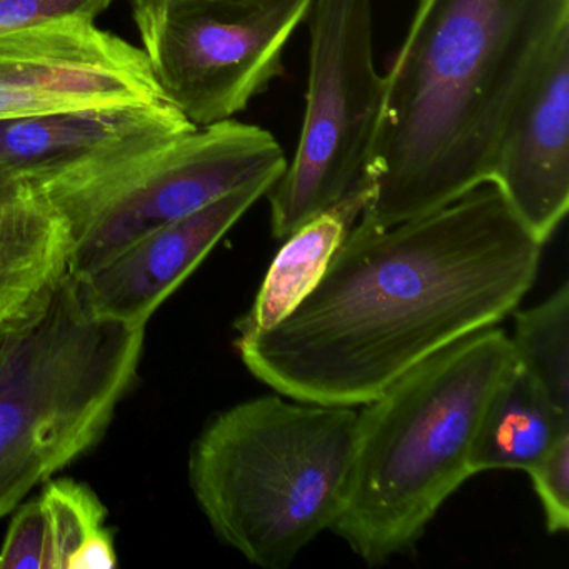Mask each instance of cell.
<instances>
[{
	"instance_id": "cell-1",
	"label": "cell",
	"mask_w": 569,
	"mask_h": 569,
	"mask_svg": "<svg viewBox=\"0 0 569 569\" xmlns=\"http://www.w3.org/2000/svg\"><path fill=\"white\" fill-rule=\"evenodd\" d=\"M542 248L491 182L391 228L358 221L298 308L234 348L292 401L356 408L505 321L535 286Z\"/></svg>"
},
{
	"instance_id": "cell-2",
	"label": "cell",
	"mask_w": 569,
	"mask_h": 569,
	"mask_svg": "<svg viewBox=\"0 0 569 569\" xmlns=\"http://www.w3.org/2000/svg\"><path fill=\"white\" fill-rule=\"evenodd\" d=\"M569 0H418L385 76L359 222L391 228L486 184L562 36Z\"/></svg>"
},
{
	"instance_id": "cell-3",
	"label": "cell",
	"mask_w": 569,
	"mask_h": 569,
	"mask_svg": "<svg viewBox=\"0 0 569 569\" xmlns=\"http://www.w3.org/2000/svg\"><path fill=\"white\" fill-rule=\"evenodd\" d=\"M512 365L511 338L492 326L422 359L362 405L345 506L331 531L366 565L411 549L472 478L482 412Z\"/></svg>"
},
{
	"instance_id": "cell-4",
	"label": "cell",
	"mask_w": 569,
	"mask_h": 569,
	"mask_svg": "<svg viewBox=\"0 0 569 569\" xmlns=\"http://www.w3.org/2000/svg\"><path fill=\"white\" fill-rule=\"evenodd\" d=\"M356 421L355 408L279 392L219 412L189 452V485L214 535L259 568H288L341 515Z\"/></svg>"
},
{
	"instance_id": "cell-5",
	"label": "cell",
	"mask_w": 569,
	"mask_h": 569,
	"mask_svg": "<svg viewBox=\"0 0 569 569\" xmlns=\"http://www.w3.org/2000/svg\"><path fill=\"white\" fill-rule=\"evenodd\" d=\"M146 328L96 315L74 274L0 346V521L91 451L136 379Z\"/></svg>"
},
{
	"instance_id": "cell-6",
	"label": "cell",
	"mask_w": 569,
	"mask_h": 569,
	"mask_svg": "<svg viewBox=\"0 0 569 569\" xmlns=\"http://www.w3.org/2000/svg\"><path fill=\"white\" fill-rule=\"evenodd\" d=\"M284 151L259 126L228 119L169 136L106 146L22 172L66 216L74 274L146 232L199 211L258 179L284 174Z\"/></svg>"
},
{
	"instance_id": "cell-7",
	"label": "cell",
	"mask_w": 569,
	"mask_h": 569,
	"mask_svg": "<svg viewBox=\"0 0 569 569\" xmlns=\"http://www.w3.org/2000/svg\"><path fill=\"white\" fill-rule=\"evenodd\" d=\"M306 112L295 158L268 192L286 239L365 178L385 99L372 42V0H312Z\"/></svg>"
},
{
	"instance_id": "cell-8",
	"label": "cell",
	"mask_w": 569,
	"mask_h": 569,
	"mask_svg": "<svg viewBox=\"0 0 569 569\" xmlns=\"http://www.w3.org/2000/svg\"><path fill=\"white\" fill-rule=\"evenodd\" d=\"M312 0H131L164 98L192 124L228 121L284 74L282 52Z\"/></svg>"
},
{
	"instance_id": "cell-9",
	"label": "cell",
	"mask_w": 569,
	"mask_h": 569,
	"mask_svg": "<svg viewBox=\"0 0 569 569\" xmlns=\"http://www.w3.org/2000/svg\"><path fill=\"white\" fill-rule=\"evenodd\" d=\"M162 99L142 49L96 21L61 19L0 38V119Z\"/></svg>"
},
{
	"instance_id": "cell-10",
	"label": "cell",
	"mask_w": 569,
	"mask_h": 569,
	"mask_svg": "<svg viewBox=\"0 0 569 569\" xmlns=\"http://www.w3.org/2000/svg\"><path fill=\"white\" fill-rule=\"evenodd\" d=\"M276 182L271 178L249 182L192 214L146 232L96 268L74 274L89 308L102 318L148 326L169 296Z\"/></svg>"
},
{
	"instance_id": "cell-11",
	"label": "cell",
	"mask_w": 569,
	"mask_h": 569,
	"mask_svg": "<svg viewBox=\"0 0 569 569\" xmlns=\"http://www.w3.org/2000/svg\"><path fill=\"white\" fill-rule=\"evenodd\" d=\"M489 182L542 246L569 209V34L509 124Z\"/></svg>"
},
{
	"instance_id": "cell-12",
	"label": "cell",
	"mask_w": 569,
	"mask_h": 569,
	"mask_svg": "<svg viewBox=\"0 0 569 569\" xmlns=\"http://www.w3.org/2000/svg\"><path fill=\"white\" fill-rule=\"evenodd\" d=\"M66 216L28 178L0 186V329L38 311L74 274Z\"/></svg>"
},
{
	"instance_id": "cell-13",
	"label": "cell",
	"mask_w": 569,
	"mask_h": 569,
	"mask_svg": "<svg viewBox=\"0 0 569 569\" xmlns=\"http://www.w3.org/2000/svg\"><path fill=\"white\" fill-rule=\"evenodd\" d=\"M194 128L198 126L166 99L0 119V166L22 174L129 139L179 134Z\"/></svg>"
},
{
	"instance_id": "cell-14",
	"label": "cell",
	"mask_w": 569,
	"mask_h": 569,
	"mask_svg": "<svg viewBox=\"0 0 569 569\" xmlns=\"http://www.w3.org/2000/svg\"><path fill=\"white\" fill-rule=\"evenodd\" d=\"M369 198L371 188L362 178L351 194L319 212L286 238L251 309L236 321V338L268 331L298 308L321 281L332 256L361 218Z\"/></svg>"
},
{
	"instance_id": "cell-15",
	"label": "cell",
	"mask_w": 569,
	"mask_h": 569,
	"mask_svg": "<svg viewBox=\"0 0 569 569\" xmlns=\"http://www.w3.org/2000/svg\"><path fill=\"white\" fill-rule=\"evenodd\" d=\"M566 432L569 412L556 408L515 361L482 412L469 456L472 476L492 469L528 471Z\"/></svg>"
},
{
	"instance_id": "cell-16",
	"label": "cell",
	"mask_w": 569,
	"mask_h": 569,
	"mask_svg": "<svg viewBox=\"0 0 569 569\" xmlns=\"http://www.w3.org/2000/svg\"><path fill=\"white\" fill-rule=\"evenodd\" d=\"M39 499L48 525L46 569H78L114 546L108 508L84 482L49 479Z\"/></svg>"
},
{
	"instance_id": "cell-17",
	"label": "cell",
	"mask_w": 569,
	"mask_h": 569,
	"mask_svg": "<svg viewBox=\"0 0 569 569\" xmlns=\"http://www.w3.org/2000/svg\"><path fill=\"white\" fill-rule=\"evenodd\" d=\"M511 346L515 361L549 401L569 412L568 282L539 305L516 312Z\"/></svg>"
},
{
	"instance_id": "cell-18",
	"label": "cell",
	"mask_w": 569,
	"mask_h": 569,
	"mask_svg": "<svg viewBox=\"0 0 569 569\" xmlns=\"http://www.w3.org/2000/svg\"><path fill=\"white\" fill-rule=\"evenodd\" d=\"M532 488L545 512L551 535L569 529V432L562 435L531 468Z\"/></svg>"
},
{
	"instance_id": "cell-19",
	"label": "cell",
	"mask_w": 569,
	"mask_h": 569,
	"mask_svg": "<svg viewBox=\"0 0 569 569\" xmlns=\"http://www.w3.org/2000/svg\"><path fill=\"white\" fill-rule=\"evenodd\" d=\"M0 548V569H46L48 525L41 499L22 502Z\"/></svg>"
},
{
	"instance_id": "cell-20",
	"label": "cell",
	"mask_w": 569,
	"mask_h": 569,
	"mask_svg": "<svg viewBox=\"0 0 569 569\" xmlns=\"http://www.w3.org/2000/svg\"><path fill=\"white\" fill-rule=\"evenodd\" d=\"M114 0H0V38L61 19L98 21Z\"/></svg>"
},
{
	"instance_id": "cell-21",
	"label": "cell",
	"mask_w": 569,
	"mask_h": 569,
	"mask_svg": "<svg viewBox=\"0 0 569 569\" xmlns=\"http://www.w3.org/2000/svg\"><path fill=\"white\" fill-rule=\"evenodd\" d=\"M16 176L18 174H16L14 171H11V169L4 168V166H0V186L11 181V179H14Z\"/></svg>"
},
{
	"instance_id": "cell-22",
	"label": "cell",
	"mask_w": 569,
	"mask_h": 569,
	"mask_svg": "<svg viewBox=\"0 0 569 569\" xmlns=\"http://www.w3.org/2000/svg\"><path fill=\"white\" fill-rule=\"evenodd\" d=\"M224 2H238V4H246V2H256V0H224Z\"/></svg>"
},
{
	"instance_id": "cell-23",
	"label": "cell",
	"mask_w": 569,
	"mask_h": 569,
	"mask_svg": "<svg viewBox=\"0 0 569 569\" xmlns=\"http://www.w3.org/2000/svg\"><path fill=\"white\" fill-rule=\"evenodd\" d=\"M8 329H0V346H2V342H4L6 332H8Z\"/></svg>"
}]
</instances>
